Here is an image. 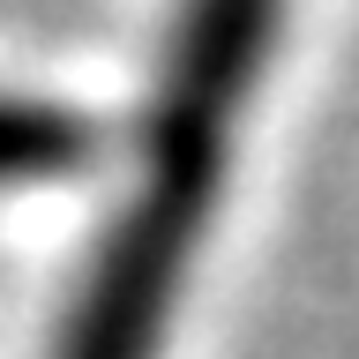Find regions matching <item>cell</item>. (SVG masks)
Returning a JSON list of instances; mask_svg holds the SVG:
<instances>
[{
  "label": "cell",
  "instance_id": "obj_1",
  "mask_svg": "<svg viewBox=\"0 0 359 359\" xmlns=\"http://www.w3.org/2000/svg\"><path fill=\"white\" fill-rule=\"evenodd\" d=\"M97 150H105V128L90 112L0 90V195H15V187H60V180L90 172Z\"/></svg>",
  "mask_w": 359,
  "mask_h": 359
}]
</instances>
